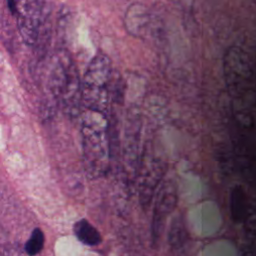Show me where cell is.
Instances as JSON below:
<instances>
[{"label":"cell","instance_id":"obj_2","mask_svg":"<svg viewBox=\"0 0 256 256\" xmlns=\"http://www.w3.org/2000/svg\"><path fill=\"white\" fill-rule=\"evenodd\" d=\"M49 83L60 102L72 110L77 107L81 101V83L76 65L66 51H60L54 56Z\"/></svg>","mask_w":256,"mask_h":256},{"label":"cell","instance_id":"obj_3","mask_svg":"<svg viewBox=\"0 0 256 256\" xmlns=\"http://www.w3.org/2000/svg\"><path fill=\"white\" fill-rule=\"evenodd\" d=\"M110 77V60L105 54L98 53L90 61L81 84V100L88 110L104 114L108 102Z\"/></svg>","mask_w":256,"mask_h":256},{"label":"cell","instance_id":"obj_4","mask_svg":"<svg viewBox=\"0 0 256 256\" xmlns=\"http://www.w3.org/2000/svg\"><path fill=\"white\" fill-rule=\"evenodd\" d=\"M43 2L40 1H17L9 2L10 9L16 15L18 29L22 39L29 45L38 38Z\"/></svg>","mask_w":256,"mask_h":256},{"label":"cell","instance_id":"obj_7","mask_svg":"<svg viewBox=\"0 0 256 256\" xmlns=\"http://www.w3.org/2000/svg\"><path fill=\"white\" fill-rule=\"evenodd\" d=\"M43 245H44L43 232L39 228H35L31 234L30 238L26 242L25 251L27 252L28 255L34 256L42 250Z\"/></svg>","mask_w":256,"mask_h":256},{"label":"cell","instance_id":"obj_5","mask_svg":"<svg viewBox=\"0 0 256 256\" xmlns=\"http://www.w3.org/2000/svg\"><path fill=\"white\" fill-rule=\"evenodd\" d=\"M74 233L86 245L95 246L101 242V235L98 230L85 219H81L75 223Z\"/></svg>","mask_w":256,"mask_h":256},{"label":"cell","instance_id":"obj_6","mask_svg":"<svg viewBox=\"0 0 256 256\" xmlns=\"http://www.w3.org/2000/svg\"><path fill=\"white\" fill-rule=\"evenodd\" d=\"M170 246L175 249H181L186 241V231L184 226L182 225L180 220H176L170 228L169 236H168Z\"/></svg>","mask_w":256,"mask_h":256},{"label":"cell","instance_id":"obj_1","mask_svg":"<svg viewBox=\"0 0 256 256\" xmlns=\"http://www.w3.org/2000/svg\"><path fill=\"white\" fill-rule=\"evenodd\" d=\"M82 148L86 172L91 177H99L109 167L108 123L105 114L88 110L81 124Z\"/></svg>","mask_w":256,"mask_h":256}]
</instances>
